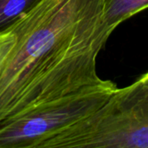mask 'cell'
<instances>
[{
	"label": "cell",
	"instance_id": "obj_1",
	"mask_svg": "<svg viewBox=\"0 0 148 148\" xmlns=\"http://www.w3.org/2000/svg\"><path fill=\"white\" fill-rule=\"evenodd\" d=\"M104 0H43L12 29L16 44L0 69V121L99 85L96 59L112 34Z\"/></svg>",
	"mask_w": 148,
	"mask_h": 148
},
{
	"label": "cell",
	"instance_id": "obj_2",
	"mask_svg": "<svg viewBox=\"0 0 148 148\" xmlns=\"http://www.w3.org/2000/svg\"><path fill=\"white\" fill-rule=\"evenodd\" d=\"M59 147L148 148V85L117 88L97 111L40 146Z\"/></svg>",
	"mask_w": 148,
	"mask_h": 148
},
{
	"label": "cell",
	"instance_id": "obj_3",
	"mask_svg": "<svg viewBox=\"0 0 148 148\" xmlns=\"http://www.w3.org/2000/svg\"><path fill=\"white\" fill-rule=\"evenodd\" d=\"M117 88L113 82L105 80L0 121V148H39L49 139L97 111Z\"/></svg>",
	"mask_w": 148,
	"mask_h": 148
},
{
	"label": "cell",
	"instance_id": "obj_4",
	"mask_svg": "<svg viewBox=\"0 0 148 148\" xmlns=\"http://www.w3.org/2000/svg\"><path fill=\"white\" fill-rule=\"evenodd\" d=\"M104 21L112 33L121 23L148 9V0H104Z\"/></svg>",
	"mask_w": 148,
	"mask_h": 148
},
{
	"label": "cell",
	"instance_id": "obj_5",
	"mask_svg": "<svg viewBox=\"0 0 148 148\" xmlns=\"http://www.w3.org/2000/svg\"><path fill=\"white\" fill-rule=\"evenodd\" d=\"M43 0H0V35L10 31Z\"/></svg>",
	"mask_w": 148,
	"mask_h": 148
},
{
	"label": "cell",
	"instance_id": "obj_6",
	"mask_svg": "<svg viewBox=\"0 0 148 148\" xmlns=\"http://www.w3.org/2000/svg\"><path fill=\"white\" fill-rule=\"evenodd\" d=\"M16 42V35L13 29L0 35V69L10 56Z\"/></svg>",
	"mask_w": 148,
	"mask_h": 148
},
{
	"label": "cell",
	"instance_id": "obj_7",
	"mask_svg": "<svg viewBox=\"0 0 148 148\" xmlns=\"http://www.w3.org/2000/svg\"><path fill=\"white\" fill-rule=\"evenodd\" d=\"M139 81H140L141 82H143V83H145V84H147L148 85V72L147 73H146L145 75H143L140 78H139L138 79Z\"/></svg>",
	"mask_w": 148,
	"mask_h": 148
}]
</instances>
